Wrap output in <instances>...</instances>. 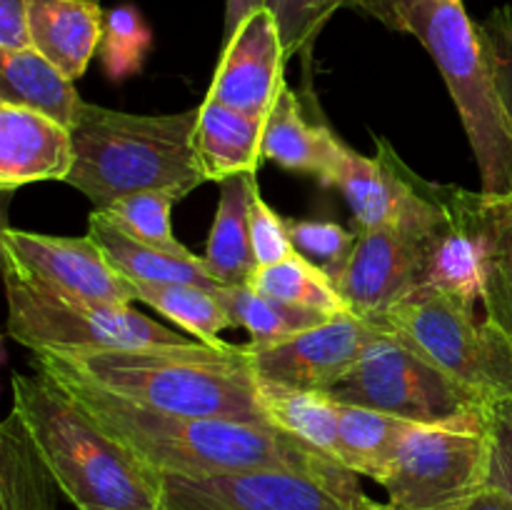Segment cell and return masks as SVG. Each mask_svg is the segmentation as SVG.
Masks as SVG:
<instances>
[{
	"label": "cell",
	"instance_id": "cell-33",
	"mask_svg": "<svg viewBox=\"0 0 512 510\" xmlns=\"http://www.w3.org/2000/svg\"><path fill=\"white\" fill-rule=\"evenodd\" d=\"M353 0H265V8L273 13L283 40L285 58L305 55L313 48L315 38L340 8H350Z\"/></svg>",
	"mask_w": 512,
	"mask_h": 510
},
{
	"label": "cell",
	"instance_id": "cell-23",
	"mask_svg": "<svg viewBox=\"0 0 512 510\" xmlns=\"http://www.w3.org/2000/svg\"><path fill=\"white\" fill-rule=\"evenodd\" d=\"M88 235L103 248L110 263L130 280V283H180L200 285L208 290H223L200 255H173L165 250L150 248L133 235L110 223L100 210H93L88 220Z\"/></svg>",
	"mask_w": 512,
	"mask_h": 510
},
{
	"label": "cell",
	"instance_id": "cell-37",
	"mask_svg": "<svg viewBox=\"0 0 512 510\" xmlns=\"http://www.w3.org/2000/svg\"><path fill=\"white\" fill-rule=\"evenodd\" d=\"M488 438V488L500 490L512 500V400L490 405Z\"/></svg>",
	"mask_w": 512,
	"mask_h": 510
},
{
	"label": "cell",
	"instance_id": "cell-39",
	"mask_svg": "<svg viewBox=\"0 0 512 510\" xmlns=\"http://www.w3.org/2000/svg\"><path fill=\"white\" fill-rule=\"evenodd\" d=\"M265 8V0H225V23H223V45L238 33L240 25Z\"/></svg>",
	"mask_w": 512,
	"mask_h": 510
},
{
	"label": "cell",
	"instance_id": "cell-34",
	"mask_svg": "<svg viewBox=\"0 0 512 510\" xmlns=\"http://www.w3.org/2000/svg\"><path fill=\"white\" fill-rule=\"evenodd\" d=\"M288 230L300 258L323 270L333 283L343 275L358 233L328 220H288Z\"/></svg>",
	"mask_w": 512,
	"mask_h": 510
},
{
	"label": "cell",
	"instance_id": "cell-7",
	"mask_svg": "<svg viewBox=\"0 0 512 510\" xmlns=\"http://www.w3.org/2000/svg\"><path fill=\"white\" fill-rule=\"evenodd\" d=\"M325 395L335 403L380 410L415 425L488 430V400L390 330L375 335L353 370Z\"/></svg>",
	"mask_w": 512,
	"mask_h": 510
},
{
	"label": "cell",
	"instance_id": "cell-36",
	"mask_svg": "<svg viewBox=\"0 0 512 510\" xmlns=\"http://www.w3.org/2000/svg\"><path fill=\"white\" fill-rule=\"evenodd\" d=\"M250 240H253V253L258 260V268L280 263L295 253L293 240H290L288 220L280 218L273 208L263 200L258 188V178L250 185Z\"/></svg>",
	"mask_w": 512,
	"mask_h": 510
},
{
	"label": "cell",
	"instance_id": "cell-16",
	"mask_svg": "<svg viewBox=\"0 0 512 510\" xmlns=\"http://www.w3.org/2000/svg\"><path fill=\"white\" fill-rule=\"evenodd\" d=\"M75 163L73 133L58 120L0 103V190L68 180Z\"/></svg>",
	"mask_w": 512,
	"mask_h": 510
},
{
	"label": "cell",
	"instance_id": "cell-21",
	"mask_svg": "<svg viewBox=\"0 0 512 510\" xmlns=\"http://www.w3.org/2000/svg\"><path fill=\"white\" fill-rule=\"evenodd\" d=\"M0 510H78L50 475L15 408L0 425Z\"/></svg>",
	"mask_w": 512,
	"mask_h": 510
},
{
	"label": "cell",
	"instance_id": "cell-11",
	"mask_svg": "<svg viewBox=\"0 0 512 510\" xmlns=\"http://www.w3.org/2000/svg\"><path fill=\"white\" fill-rule=\"evenodd\" d=\"M163 510H390L365 493L290 470L183 478L163 475Z\"/></svg>",
	"mask_w": 512,
	"mask_h": 510
},
{
	"label": "cell",
	"instance_id": "cell-9",
	"mask_svg": "<svg viewBox=\"0 0 512 510\" xmlns=\"http://www.w3.org/2000/svg\"><path fill=\"white\" fill-rule=\"evenodd\" d=\"M488 430L410 425L378 485L390 510H450L488 488Z\"/></svg>",
	"mask_w": 512,
	"mask_h": 510
},
{
	"label": "cell",
	"instance_id": "cell-38",
	"mask_svg": "<svg viewBox=\"0 0 512 510\" xmlns=\"http://www.w3.org/2000/svg\"><path fill=\"white\" fill-rule=\"evenodd\" d=\"M33 48L30 0H0V55Z\"/></svg>",
	"mask_w": 512,
	"mask_h": 510
},
{
	"label": "cell",
	"instance_id": "cell-13",
	"mask_svg": "<svg viewBox=\"0 0 512 510\" xmlns=\"http://www.w3.org/2000/svg\"><path fill=\"white\" fill-rule=\"evenodd\" d=\"M383 325L358 315H340L305 333L270 345H245L255 375L268 383L313 393H328L353 370L365 345L383 333Z\"/></svg>",
	"mask_w": 512,
	"mask_h": 510
},
{
	"label": "cell",
	"instance_id": "cell-35",
	"mask_svg": "<svg viewBox=\"0 0 512 510\" xmlns=\"http://www.w3.org/2000/svg\"><path fill=\"white\" fill-rule=\"evenodd\" d=\"M478 33L512 138V5L495 8L488 18L480 20Z\"/></svg>",
	"mask_w": 512,
	"mask_h": 510
},
{
	"label": "cell",
	"instance_id": "cell-14",
	"mask_svg": "<svg viewBox=\"0 0 512 510\" xmlns=\"http://www.w3.org/2000/svg\"><path fill=\"white\" fill-rule=\"evenodd\" d=\"M335 285L350 313L380 323L390 308L423 288V243L395 228L358 230Z\"/></svg>",
	"mask_w": 512,
	"mask_h": 510
},
{
	"label": "cell",
	"instance_id": "cell-5",
	"mask_svg": "<svg viewBox=\"0 0 512 510\" xmlns=\"http://www.w3.org/2000/svg\"><path fill=\"white\" fill-rule=\"evenodd\" d=\"M353 10L420 40L438 65L480 170V193H512V138L463 0H353Z\"/></svg>",
	"mask_w": 512,
	"mask_h": 510
},
{
	"label": "cell",
	"instance_id": "cell-4",
	"mask_svg": "<svg viewBox=\"0 0 512 510\" xmlns=\"http://www.w3.org/2000/svg\"><path fill=\"white\" fill-rule=\"evenodd\" d=\"M198 115L200 108L135 115L80 103L70 128L75 163L65 183L95 210L150 190L183 200L208 180L195 148Z\"/></svg>",
	"mask_w": 512,
	"mask_h": 510
},
{
	"label": "cell",
	"instance_id": "cell-31",
	"mask_svg": "<svg viewBox=\"0 0 512 510\" xmlns=\"http://www.w3.org/2000/svg\"><path fill=\"white\" fill-rule=\"evenodd\" d=\"M173 203H178L173 195L150 190V193H138L115 200V203H110L100 213L110 223L118 225L120 230L133 235L135 240L150 245V248L165 250V253L173 255H190V250L175 238L173 228H170V210H173Z\"/></svg>",
	"mask_w": 512,
	"mask_h": 510
},
{
	"label": "cell",
	"instance_id": "cell-8",
	"mask_svg": "<svg viewBox=\"0 0 512 510\" xmlns=\"http://www.w3.org/2000/svg\"><path fill=\"white\" fill-rule=\"evenodd\" d=\"M380 325L433 360L490 405L512 400V335L495 320L435 288L400 300Z\"/></svg>",
	"mask_w": 512,
	"mask_h": 510
},
{
	"label": "cell",
	"instance_id": "cell-2",
	"mask_svg": "<svg viewBox=\"0 0 512 510\" xmlns=\"http://www.w3.org/2000/svg\"><path fill=\"white\" fill-rule=\"evenodd\" d=\"M13 408L78 510H163V475L100 425L48 373H15Z\"/></svg>",
	"mask_w": 512,
	"mask_h": 510
},
{
	"label": "cell",
	"instance_id": "cell-26",
	"mask_svg": "<svg viewBox=\"0 0 512 510\" xmlns=\"http://www.w3.org/2000/svg\"><path fill=\"white\" fill-rule=\"evenodd\" d=\"M258 400L270 425L343 465L338 403L333 398L258 378Z\"/></svg>",
	"mask_w": 512,
	"mask_h": 510
},
{
	"label": "cell",
	"instance_id": "cell-40",
	"mask_svg": "<svg viewBox=\"0 0 512 510\" xmlns=\"http://www.w3.org/2000/svg\"><path fill=\"white\" fill-rule=\"evenodd\" d=\"M450 510H512V500L495 488H483L465 503L455 505Z\"/></svg>",
	"mask_w": 512,
	"mask_h": 510
},
{
	"label": "cell",
	"instance_id": "cell-18",
	"mask_svg": "<svg viewBox=\"0 0 512 510\" xmlns=\"http://www.w3.org/2000/svg\"><path fill=\"white\" fill-rule=\"evenodd\" d=\"M105 13L98 0H30L33 48L70 80L88 70L103 43Z\"/></svg>",
	"mask_w": 512,
	"mask_h": 510
},
{
	"label": "cell",
	"instance_id": "cell-1",
	"mask_svg": "<svg viewBox=\"0 0 512 510\" xmlns=\"http://www.w3.org/2000/svg\"><path fill=\"white\" fill-rule=\"evenodd\" d=\"M35 368L63 385L100 425L160 475L210 478L253 470H290L350 493H363L353 470L273 425L158 413L98 388L50 355H35Z\"/></svg>",
	"mask_w": 512,
	"mask_h": 510
},
{
	"label": "cell",
	"instance_id": "cell-29",
	"mask_svg": "<svg viewBox=\"0 0 512 510\" xmlns=\"http://www.w3.org/2000/svg\"><path fill=\"white\" fill-rule=\"evenodd\" d=\"M220 300L233 315L235 325H243L250 333L253 345H270L290 335L305 333L310 328L328 323V315L315 310L298 308V305L283 303L273 295L260 293L253 285H235V288L220 290Z\"/></svg>",
	"mask_w": 512,
	"mask_h": 510
},
{
	"label": "cell",
	"instance_id": "cell-32",
	"mask_svg": "<svg viewBox=\"0 0 512 510\" xmlns=\"http://www.w3.org/2000/svg\"><path fill=\"white\" fill-rule=\"evenodd\" d=\"M153 33L133 5H118L105 13L103 43H100V60L105 73L113 80H123L143 68Z\"/></svg>",
	"mask_w": 512,
	"mask_h": 510
},
{
	"label": "cell",
	"instance_id": "cell-28",
	"mask_svg": "<svg viewBox=\"0 0 512 510\" xmlns=\"http://www.w3.org/2000/svg\"><path fill=\"white\" fill-rule=\"evenodd\" d=\"M138 300L158 310L160 315L178 323L185 333L195 335V340L213 348H225L220 333L233 328L235 320L225 303L220 300V290L200 288V285L180 283H138Z\"/></svg>",
	"mask_w": 512,
	"mask_h": 510
},
{
	"label": "cell",
	"instance_id": "cell-19",
	"mask_svg": "<svg viewBox=\"0 0 512 510\" xmlns=\"http://www.w3.org/2000/svg\"><path fill=\"white\" fill-rule=\"evenodd\" d=\"M340 145L343 140L335 138L333 130L305 120L298 95L285 85L265 120L263 158L285 170L315 175L323 185H333Z\"/></svg>",
	"mask_w": 512,
	"mask_h": 510
},
{
	"label": "cell",
	"instance_id": "cell-24",
	"mask_svg": "<svg viewBox=\"0 0 512 510\" xmlns=\"http://www.w3.org/2000/svg\"><path fill=\"white\" fill-rule=\"evenodd\" d=\"M253 175H235L220 185L218 210L205 245V265L223 288L250 285L258 273V260L250 240V185Z\"/></svg>",
	"mask_w": 512,
	"mask_h": 510
},
{
	"label": "cell",
	"instance_id": "cell-15",
	"mask_svg": "<svg viewBox=\"0 0 512 510\" xmlns=\"http://www.w3.org/2000/svg\"><path fill=\"white\" fill-rule=\"evenodd\" d=\"M285 60L288 58L273 13L268 8L258 10L223 45L213 85L205 98L268 120L285 88Z\"/></svg>",
	"mask_w": 512,
	"mask_h": 510
},
{
	"label": "cell",
	"instance_id": "cell-27",
	"mask_svg": "<svg viewBox=\"0 0 512 510\" xmlns=\"http://www.w3.org/2000/svg\"><path fill=\"white\" fill-rule=\"evenodd\" d=\"M338 425L345 468L378 483L400 438L408 433L413 423L398 418V415L380 413V410L338 403Z\"/></svg>",
	"mask_w": 512,
	"mask_h": 510
},
{
	"label": "cell",
	"instance_id": "cell-3",
	"mask_svg": "<svg viewBox=\"0 0 512 510\" xmlns=\"http://www.w3.org/2000/svg\"><path fill=\"white\" fill-rule=\"evenodd\" d=\"M50 358L98 388L158 413L270 425L260 408L258 375L245 345L213 348L195 340L188 348L110 350L78 358Z\"/></svg>",
	"mask_w": 512,
	"mask_h": 510
},
{
	"label": "cell",
	"instance_id": "cell-22",
	"mask_svg": "<svg viewBox=\"0 0 512 510\" xmlns=\"http://www.w3.org/2000/svg\"><path fill=\"white\" fill-rule=\"evenodd\" d=\"M460 203L483 240L485 315L512 335V193L485 195L460 188Z\"/></svg>",
	"mask_w": 512,
	"mask_h": 510
},
{
	"label": "cell",
	"instance_id": "cell-30",
	"mask_svg": "<svg viewBox=\"0 0 512 510\" xmlns=\"http://www.w3.org/2000/svg\"><path fill=\"white\" fill-rule=\"evenodd\" d=\"M250 285L258 288L260 293L283 300V303L315 310V313L328 315V318L350 315V308L340 295L338 285L323 270L300 258L298 253L280 260V263L268 265V268H258Z\"/></svg>",
	"mask_w": 512,
	"mask_h": 510
},
{
	"label": "cell",
	"instance_id": "cell-20",
	"mask_svg": "<svg viewBox=\"0 0 512 510\" xmlns=\"http://www.w3.org/2000/svg\"><path fill=\"white\" fill-rule=\"evenodd\" d=\"M263 135V118L238 113L205 98L195 128V148L208 180L223 183L235 175L258 173V165L265 160Z\"/></svg>",
	"mask_w": 512,
	"mask_h": 510
},
{
	"label": "cell",
	"instance_id": "cell-17",
	"mask_svg": "<svg viewBox=\"0 0 512 510\" xmlns=\"http://www.w3.org/2000/svg\"><path fill=\"white\" fill-rule=\"evenodd\" d=\"M423 288L478 308L485 295L483 240L465 215L458 185H448V218L423 243Z\"/></svg>",
	"mask_w": 512,
	"mask_h": 510
},
{
	"label": "cell",
	"instance_id": "cell-25",
	"mask_svg": "<svg viewBox=\"0 0 512 510\" xmlns=\"http://www.w3.org/2000/svg\"><path fill=\"white\" fill-rule=\"evenodd\" d=\"M0 103L18 105L73 128L80 95L73 80L35 48L0 55Z\"/></svg>",
	"mask_w": 512,
	"mask_h": 510
},
{
	"label": "cell",
	"instance_id": "cell-10",
	"mask_svg": "<svg viewBox=\"0 0 512 510\" xmlns=\"http://www.w3.org/2000/svg\"><path fill=\"white\" fill-rule=\"evenodd\" d=\"M375 148V155H360L340 145L333 185L348 200L358 230L395 228L425 243L448 218V185L415 175L388 140L375 138Z\"/></svg>",
	"mask_w": 512,
	"mask_h": 510
},
{
	"label": "cell",
	"instance_id": "cell-6",
	"mask_svg": "<svg viewBox=\"0 0 512 510\" xmlns=\"http://www.w3.org/2000/svg\"><path fill=\"white\" fill-rule=\"evenodd\" d=\"M8 335L15 343L50 355H93L110 350L188 348L195 340L155 323L130 305L90 303L53 293L3 263Z\"/></svg>",
	"mask_w": 512,
	"mask_h": 510
},
{
	"label": "cell",
	"instance_id": "cell-12",
	"mask_svg": "<svg viewBox=\"0 0 512 510\" xmlns=\"http://www.w3.org/2000/svg\"><path fill=\"white\" fill-rule=\"evenodd\" d=\"M3 263L30 278L33 283L90 303L130 305L138 300V288L108 260L90 235L60 238V235L30 233L3 228L0 233Z\"/></svg>",
	"mask_w": 512,
	"mask_h": 510
}]
</instances>
